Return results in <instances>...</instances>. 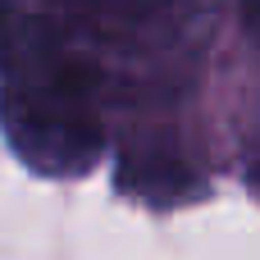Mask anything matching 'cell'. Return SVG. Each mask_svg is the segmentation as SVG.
<instances>
[{
	"label": "cell",
	"mask_w": 260,
	"mask_h": 260,
	"mask_svg": "<svg viewBox=\"0 0 260 260\" xmlns=\"http://www.w3.org/2000/svg\"><path fill=\"white\" fill-rule=\"evenodd\" d=\"M119 187L151 206H178L201 192V178L169 142H137L119 155Z\"/></svg>",
	"instance_id": "obj_2"
},
{
	"label": "cell",
	"mask_w": 260,
	"mask_h": 260,
	"mask_svg": "<svg viewBox=\"0 0 260 260\" xmlns=\"http://www.w3.org/2000/svg\"><path fill=\"white\" fill-rule=\"evenodd\" d=\"M256 183H260V174H256Z\"/></svg>",
	"instance_id": "obj_4"
},
{
	"label": "cell",
	"mask_w": 260,
	"mask_h": 260,
	"mask_svg": "<svg viewBox=\"0 0 260 260\" xmlns=\"http://www.w3.org/2000/svg\"><path fill=\"white\" fill-rule=\"evenodd\" d=\"M242 14H247V27H251V37L260 41V0H242Z\"/></svg>",
	"instance_id": "obj_3"
},
{
	"label": "cell",
	"mask_w": 260,
	"mask_h": 260,
	"mask_svg": "<svg viewBox=\"0 0 260 260\" xmlns=\"http://www.w3.org/2000/svg\"><path fill=\"white\" fill-rule=\"evenodd\" d=\"M210 0H0V128L18 160L73 178L105 151V105L178 96Z\"/></svg>",
	"instance_id": "obj_1"
}]
</instances>
